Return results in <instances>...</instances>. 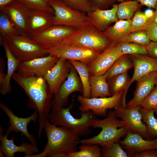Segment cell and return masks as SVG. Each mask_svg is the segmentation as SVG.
Returning <instances> with one entry per match:
<instances>
[{
  "instance_id": "obj_10",
  "label": "cell",
  "mask_w": 157,
  "mask_h": 157,
  "mask_svg": "<svg viewBox=\"0 0 157 157\" xmlns=\"http://www.w3.org/2000/svg\"><path fill=\"white\" fill-rule=\"evenodd\" d=\"M75 92L82 93L83 87L77 71L72 65L66 79L53 95L51 101V112H55L67 106L69 96Z\"/></svg>"
},
{
  "instance_id": "obj_43",
  "label": "cell",
  "mask_w": 157,
  "mask_h": 157,
  "mask_svg": "<svg viewBox=\"0 0 157 157\" xmlns=\"http://www.w3.org/2000/svg\"><path fill=\"white\" fill-rule=\"evenodd\" d=\"M131 157H157V150L150 149L134 154Z\"/></svg>"
},
{
  "instance_id": "obj_3",
  "label": "cell",
  "mask_w": 157,
  "mask_h": 157,
  "mask_svg": "<svg viewBox=\"0 0 157 157\" xmlns=\"http://www.w3.org/2000/svg\"><path fill=\"white\" fill-rule=\"evenodd\" d=\"M115 112L109 110L107 117L102 119L96 118L92 122L91 126L102 129L99 133L91 138L80 140L79 143L88 145L98 144L102 147L119 142L129 131L122 120L117 118Z\"/></svg>"
},
{
  "instance_id": "obj_40",
  "label": "cell",
  "mask_w": 157,
  "mask_h": 157,
  "mask_svg": "<svg viewBox=\"0 0 157 157\" xmlns=\"http://www.w3.org/2000/svg\"><path fill=\"white\" fill-rule=\"evenodd\" d=\"M141 108L148 109H155L157 108V85L140 104Z\"/></svg>"
},
{
  "instance_id": "obj_6",
  "label": "cell",
  "mask_w": 157,
  "mask_h": 157,
  "mask_svg": "<svg viewBox=\"0 0 157 157\" xmlns=\"http://www.w3.org/2000/svg\"><path fill=\"white\" fill-rule=\"evenodd\" d=\"M3 37L11 53L21 62L47 55L44 49L28 35H8Z\"/></svg>"
},
{
  "instance_id": "obj_46",
  "label": "cell",
  "mask_w": 157,
  "mask_h": 157,
  "mask_svg": "<svg viewBox=\"0 0 157 157\" xmlns=\"http://www.w3.org/2000/svg\"><path fill=\"white\" fill-rule=\"evenodd\" d=\"M5 63L1 58H0V86L2 84L5 78L6 74L3 72L5 67Z\"/></svg>"
},
{
  "instance_id": "obj_24",
  "label": "cell",
  "mask_w": 157,
  "mask_h": 157,
  "mask_svg": "<svg viewBox=\"0 0 157 157\" xmlns=\"http://www.w3.org/2000/svg\"><path fill=\"white\" fill-rule=\"evenodd\" d=\"M131 19L118 20L112 26H109L104 32L105 35L112 43L123 42L131 32Z\"/></svg>"
},
{
  "instance_id": "obj_50",
  "label": "cell",
  "mask_w": 157,
  "mask_h": 157,
  "mask_svg": "<svg viewBox=\"0 0 157 157\" xmlns=\"http://www.w3.org/2000/svg\"><path fill=\"white\" fill-rule=\"evenodd\" d=\"M155 113H156V114L157 115V108L155 110Z\"/></svg>"
},
{
  "instance_id": "obj_19",
  "label": "cell",
  "mask_w": 157,
  "mask_h": 157,
  "mask_svg": "<svg viewBox=\"0 0 157 157\" xmlns=\"http://www.w3.org/2000/svg\"><path fill=\"white\" fill-rule=\"evenodd\" d=\"M157 79V74L156 71L138 80L133 98L126 104L125 108H131L140 106L141 102L154 88Z\"/></svg>"
},
{
  "instance_id": "obj_31",
  "label": "cell",
  "mask_w": 157,
  "mask_h": 157,
  "mask_svg": "<svg viewBox=\"0 0 157 157\" xmlns=\"http://www.w3.org/2000/svg\"><path fill=\"white\" fill-rule=\"evenodd\" d=\"M78 147V151L68 154L67 157H101L102 156V148L98 144H82Z\"/></svg>"
},
{
  "instance_id": "obj_8",
  "label": "cell",
  "mask_w": 157,
  "mask_h": 157,
  "mask_svg": "<svg viewBox=\"0 0 157 157\" xmlns=\"http://www.w3.org/2000/svg\"><path fill=\"white\" fill-rule=\"evenodd\" d=\"M54 11L53 25H63L78 29L89 21L86 13L74 9L57 0H50Z\"/></svg>"
},
{
  "instance_id": "obj_49",
  "label": "cell",
  "mask_w": 157,
  "mask_h": 157,
  "mask_svg": "<svg viewBox=\"0 0 157 157\" xmlns=\"http://www.w3.org/2000/svg\"><path fill=\"white\" fill-rule=\"evenodd\" d=\"M129 0H117V1H119V2H122L124 1H129Z\"/></svg>"
},
{
  "instance_id": "obj_37",
  "label": "cell",
  "mask_w": 157,
  "mask_h": 157,
  "mask_svg": "<svg viewBox=\"0 0 157 157\" xmlns=\"http://www.w3.org/2000/svg\"><path fill=\"white\" fill-rule=\"evenodd\" d=\"M145 30L131 32L123 42H132L144 47H147L151 42Z\"/></svg>"
},
{
  "instance_id": "obj_28",
  "label": "cell",
  "mask_w": 157,
  "mask_h": 157,
  "mask_svg": "<svg viewBox=\"0 0 157 157\" xmlns=\"http://www.w3.org/2000/svg\"><path fill=\"white\" fill-rule=\"evenodd\" d=\"M78 73L83 87L82 96L86 98L91 97L90 83V74L87 65L79 61L68 60Z\"/></svg>"
},
{
  "instance_id": "obj_9",
  "label": "cell",
  "mask_w": 157,
  "mask_h": 157,
  "mask_svg": "<svg viewBox=\"0 0 157 157\" xmlns=\"http://www.w3.org/2000/svg\"><path fill=\"white\" fill-rule=\"evenodd\" d=\"M124 91L110 97L86 98L78 95L77 99L80 104L79 109L81 112L92 111L95 115L105 117L107 110L121 105Z\"/></svg>"
},
{
  "instance_id": "obj_44",
  "label": "cell",
  "mask_w": 157,
  "mask_h": 157,
  "mask_svg": "<svg viewBox=\"0 0 157 157\" xmlns=\"http://www.w3.org/2000/svg\"><path fill=\"white\" fill-rule=\"evenodd\" d=\"M147 48L149 54L152 57L157 58V42L151 41Z\"/></svg>"
},
{
  "instance_id": "obj_26",
  "label": "cell",
  "mask_w": 157,
  "mask_h": 157,
  "mask_svg": "<svg viewBox=\"0 0 157 157\" xmlns=\"http://www.w3.org/2000/svg\"><path fill=\"white\" fill-rule=\"evenodd\" d=\"M90 98L104 97L111 96L105 74L90 75Z\"/></svg>"
},
{
  "instance_id": "obj_17",
  "label": "cell",
  "mask_w": 157,
  "mask_h": 157,
  "mask_svg": "<svg viewBox=\"0 0 157 157\" xmlns=\"http://www.w3.org/2000/svg\"><path fill=\"white\" fill-rule=\"evenodd\" d=\"M71 66L68 60L59 58L55 65L44 76L53 95L58 91L67 78Z\"/></svg>"
},
{
  "instance_id": "obj_33",
  "label": "cell",
  "mask_w": 157,
  "mask_h": 157,
  "mask_svg": "<svg viewBox=\"0 0 157 157\" xmlns=\"http://www.w3.org/2000/svg\"><path fill=\"white\" fill-rule=\"evenodd\" d=\"M140 110L142 115V121L147 125L149 137H157V119L154 115L156 110L141 107Z\"/></svg>"
},
{
  "instance_id": "obj_45",
  "label": "cell",
  "mask_w": 157,
  "mask_h": 157,
  "mask_svg": "<svg viewBox=\"0 0 157 157\" xmlns=\"http://www.w3.org/2000/svg\"><path fill=\"white\" fill-rule=\"evenodd\" d=\"M141 5L147 6L149 8H155L157 0H136Z\"/></svg>"
},
{
  "instance_id": "obj_21",
  "label": "cell",
  "mask_w": 157,
  "mask_h": 157,
  "mask_svg": "<svg viewBox=\"0 0 157 157\" xmlns=\"http://www.w3.org/2000/svg\"><path fill=\"white\" fill-rule=\"evenodd\" d=\"M110 9H97L87 14L89 22L100 31L104 32L110 25L117 22L118 4H114Z\"/></svg>"
},
{
  "instance_id": "obj_36",
  "label": "cell",
  "mask_w": 157,
  "mask_h": 157,
  "mask_svg": "<svg viewBox=\"0 0 157 157\" xmlns=\"http://www.w3.org/2000/svg\"><path fill=\"white\" fill-rule=\"evenodd\" d=\"M0 32L3 37L8 35H19L15 27L8 16L1 12L0 14Z\"/></svg>"
},
{
  "instance_id": "obj_29",
  "label": "cell",
  "mask_w": 157,
  "mask_h": 157,
  "mask_svg": "<svg viewBox=\"0 0 157 157\" xmlns=\"http://www.w3.org/2000/svg\"><path fill=\"white\" fill-rule=\"evenodd\" d=\"M141 5L137 1H125L118 4L117 15L118 20H130Z\"/></svg>"
},
{
  "instance_id": "obj_34",
  "label": "cell",
  "mask_w": 157,
  "mask_h": 157,
  "mask_svg": "<svg viewBox=\"0 0 157 157\" xmlns=\"http://www.w3.org/2000/svg\"><path fill=\"white\" fill-rule=\"evenodd\" d=\"M28 9L44 11L53 15L54 11L50 5V0H16Z\"/></svg>"
},
{
  "instance_id": "obj_1",
  "label": "cell",
  "mask_w": 157,
  "mask_h": 157,
  "mask_svg": "<svg viewBox=\"0 0 157 157\" xmlns=\"http://www.w3.org/2000/svg\"><path fill=\"white\" fill-rule=\"evenodd\" d=\"M12 78L23 89L27 96L28 108L38 113V137L40 138L44 126L48 120L53 95L43 76L17 72L13 74Z\"/></svg>"
},
{
  "instance_id": "obj_22",
  "label": "cell",
  "mask_w": 157,
  "mask_h": 157,
  "mask_svg": "<svg viewBox=\"0 0 157 157\" xmlns=\"http://www.w3.org/2000/svg\"><path fill=\"white\" fill-rule=\"evenodd\" d=\"M3 130L0 128V151L7 157H14V154L17 152H23L25 154L24 157L28 156L38 151L37 146L31 143L23 142L20 146H17L14 143V137L10 139H8V134L6 133L3 135Z\"/></svg>"
},
{
  "instance_id": "obj_12",
  "label": "cell",
  "mask_w": 157,
  "mask_h": 157,
  "mask_svg": "<svg viewBox=\"0 0 157 157\" xmlns=\"http://www.w3.org/2000/svg\"><path fill=\"white\" fill-rule=\"evenodd\" d=\"M139 106L126 108L120 106L115 108L117 117L121 118L129 131L138 133L145 138H149L147 127L142 121V115Z\"/></svg>"
},
{
  "instance_id": "obj_18",
  "label": "cell",
  "mask_w": 157,
  "mask_h": 157,
  "mask_svg": "<svg viewBox=\"0 0 157 157\" xmlns=\"http://www.w3.org/2000/svg\"><path fill=\"white\" fill-rule=\"evenodd\" d=\"M30 10L15 0L1 12L8 16L19 35H28L27 28Z\"/></svg>"
},
{
  "instance_id": "obj_5",
  "label": "cell",
  "mask_w": 157,
  "mask_h": 157,
  "mask_svg": "<svg viewBox=\"0 0 157 157\" xmlns=\"http://www.w3.org/2000/svg\"><path fill=\"white\" fill-rule=\"evenodd\" d=\"M62 42L102 52L112 43L88 21Z\"/></svg>"
},
{
  "instance_id": "obj_52",
  "label": "cell",
  "mask_w": 157,
  "mask_h": 157,
  "mask_svg": "<svg viewBox=\"0 0 157 157\" xmlns=\"http://www.w3.org/2000/svg\"><path fill=\"white\" fill-rule=\"evenodd\" d=\"M156 84L157 85V81H156Z\"/></svg>"
},
{
  "instance_id": "obj_27",
  "label": "cell",
  "mask_w": 157,
  "mask_h": 157,
  "mask_svg": "<svg viewBox=\"0 0 157 157\" xmlns=\"http://www.w3.org/2000/svg\"><path fill=\"white\" fill-rule=\"evenodd\" d=\"M133 67L132 59L128 54H124L118 58L104 74L107 81L115 75L128 71Z\"/></svg>"
},
{
  "instance_id": "obj_15",
  "label": "cell",
  "mask_w": 157,
  "mask_h": 157,
  "mask_svg": "<svg viewBox=\"0 0 157 157\" xmlns=\"http://www.w3.org/2000/svg\"><path fill=\"white\" fill-rule=\"evenodd\" d=\"M0 107L6 113L9 119L6 133L9 134L13 132L16 133L20 132L28 139L31 143L37 146L36 139L33 135L28 133L27 126L31 121H36L38 118V112L34 111L30 116L25 118L20 117L15 115L8 107L2 103H0Z\"/></svg>"
},
{
  "instance_id": "obj_48",
  "label": "cell",
  "mask_w": 157,
  "mask_h": 157,
  "mask_svg": "<svg viewBox=\"0 0 157 157\" xmlns=\"http://www.w3.org/2000/svg\"><path fill=\"white\" fill-rule=\"evenodd\" d=\"M155 11H154V21L157 23V3L155 6Z\"/></svg>"
},
{
  "instance_id": "obj_13",
  "label": "cell",
  "mask_w": 157,
  "mask_h": 157,
  "mask_svg": "<svg viewBox=\"0 0 157 157\" xmlns=\"http://www.w3.org/2000/svg\"><path fill=\"white\" fill-rule=\"evenodd\" d=\"M123 55L117 43H112L87 65L90 74H104L115 61Z\"/></svg>"
},
{
  "instance_id": "obj_4",
  "label": "cell",
  "mask_w": 157,
  "mask_h": 157,
  "mask_svg": "<svg viewBox=\"0 0 157 157\" xmlns=\"http://www.w3.org/2000/svg\"><path fill=\"white\" fill-rule=\"evenodd\" d=\"M73 106L72 103L66 108L50 112L48 120L51 123L64 127L79 136H86L91 132V123L96 118L95 115L92 111L89 110L81 112V117L76 118L70 112Z\"/></svg>"
},
{
  "instance_id": "obj_42",
  "label": "cell",
  "mask_w": 157,
  "mask_h": 157,
  "mask_svg": "<svg viewBox=\"0 0 157 157\" xmlns=\"http://www.w3.org/2000/svg\"><path fill=\"white\" fill-rule=\"evenodd\" d=\"M145 30L151 41L157 42V23L153 22Z\"/></svg>"
},
{
  "instance_id": "obj_25",
  "label": "cell",
  "mask_w": 157,
  "mask_h": 157,
  "mask_svg": "<svg viewBox=\"0 0 157 157\" xmlns=\"http://www.w3.org/2000/svg\"><path fill=\"white\" fill-rule=\"evenodd\" d=\"M2 45L7 59V70L4 81L0 86V92L2 95H5L11 92V79L21 62L11 53L6 42L3 39Z\"/></svg>"
},
{
  "instance_id": "obj_38",
  "label": "cell",
  "mask_w": 157,
  "mask_h": 157,
  "mask_svg": "<svg viewBox=\"0 0 157 157\" xmlns=\"http://www.w3.org/2000/svg\"><path fill=\"white\" fill-rule=\"evenodd\" d=\"M123 149L119 142L113 143L107 147L102 148V157H129L126 152Z\"/></svg>"
},
{
  "instance_id": "obj_47",
  "label": "cell",
  "mask_w": 157,
  "mask_h": 157,
  "mask_svg": "<svg viewBox=\"0 0 157 157\" xmlns=\"http://www.w3.org/2000/svg\"><path fill=\"white\" fill-rule=\"evenodd\" d=\"M15 0H0V10L2 11L6 7L13 3Z\"/></svg>"
},
{
  "instance_id": "obj_32",
  "label": "cell",
  "mask_w": 157,
  "mask_h": 157,
  "mask_svg": "<svg viewBox=\"0 0 157 157\" xmlns=\"http://www.w3.org/2000/svg\"><path fill=\"white\" fill-rule=\"evenodd\" d=\"M154 16H149L144 12L139 10H137L131 19V32L145 30L148 26L154 21Z\"/></svg>"
},
{
  "instance_id": "obj_14",
  "label": "cell",
  "mask_w": 157,
  "mask_h": 157,
  "mask_svg": "<svg viewBox=\"0 0 157 157\" xmlns=\"http://www.w3.org/2000/svg\"><path fill=\"white\" fill-rule=\"evenodd\" d=\"M146 55H131L133 64L134 71L133 76L124 92L121 106L125 108L126 96L131 85L142 76L157 70V58L149 57Z\"/></svg>"
},
{
  "instance_id": "obj_20",
  "label": "cell",
  "mask_w": 157,
  "mask_h": 157,
  "mask_svg": "<svg viewBox=\"0 0 157 157\" xmlns=\"http://www.w3.org/2000/svg\"><path fill=\"white\" fill-rule=\"evenodd\" d=\"M126 150L129 157L135 153L150 149L157 150V138L153 140H145L139 133L129 131L125 138L119 142Z\"/></svg>"
},
{
  "instance_id": "obj_2",
  "label": "cell",
  "mask_w": 157,
  "mask_h": 157,
  "mask_svg": "<svg viewBox=\"0 0 157 157\" xmlns=\"http://www.w3.org/2000/svg\"><path fill=\"white\" fill-rule=\"evenodd\" d=\"M47 142L41 153L28 157H67L68 154L78 151L79 136L62 126H57L48 120L44 127Z\"/></svg>"
},
{
  "instance_id": "obj_41",
  "label": "cell",
  "mask_w": 157,
  "mask_h": 157,
  "mask_svg": "<svg viewBox=\"0 0 157 157\" xmlns=\"http://www.w3.org/2000/svg\"><path fill=\"white\" fill-rule=\"evenodd\" d=\"M92 10L98 8L107 9L117 0H88Z\"/></svg>"
},
{
  "instance_id": "obj_35",
  "label": "cell",
  "mask_w": 157,
  "mask_h": 157,
  "mask_svg": "<svg viewBox=\"0 0 157 157\" xmlns=\"http://www.w3.org/2000/svg\"><path fill=\"white\" fill-rule=\"evenodd\" d=\"M117 44L120 51L123 55L149 54L147 47L142 46L132 42H124Z\"/></svg>"
},
{
  "instance_id": "obj_30",
  "label": "cell",
  "mask_w": 157,
  "mask_h": 157,
  "mask_svg": "<svg viewBox=\"0 0 157 157\" xmlns=\"http://www.w3.org/2000/svg\"><path fill=\"white\" fill-rule=\"evenodd\" d=\"M130 80L126 72L115 75L108 80L107 82L111 96L124 92Z\"/></svg>"
},
{
  "instance_id": "obj_11",
  "label": "cell",
  "mask_w": 157,
  "mask_h": 157,
  "mask_svg": "<svg viewBox=\"0 0 157 157\" xmlns=\"http://www.w3.org/2000/svg\"><path fill=\"white\" fill-rule=\"evenodd\" d=\"M76 30L71 27L53 25L42 32L31 37L38 44L45 49L61 42Z\"/></svg>"
},
{
  "instance_id": "obj_23",
  "label": "cell",
  "mask_w": 157,
  "mask_h": 157,
  "mask_svg": "<svg viewBox=\"0 0 157 157\" xmlns=\"http://www.w3.org/2000/svg\"><path fill=\"white\" fill-rule=\"evenodd\" d=\"M53 15L46 12L30 10L27 34L31 36L42 32L53 25Z\"/></svg>"
},
{
  "instance_id": "obj_51",
  "label": "cell",
  "mask_w": 157,
  "mask_h": 157,
  "mask_svg": "<svg viewBox=\"0 0 157 157\" xmlns=\"http://www.w3.org/2000/svg\"><path fill=\"white\" fill-rule=\"evenodd\" d=\"M156 74H157V70L156 71Z\"/></svg>"
},
{
  "instance_id": "obj_7",
  "label": "cell",
  "mask_w": 157,
  "mask_h": 157,
  "mask_svg": "<svg viewBox=\"0 0 157 157\" xmlns=\"http://www.w3.org/2000/svg\"><path fill=\"white\" fill-rule=\"evenodd\" d=\"M45 53L67 60L79 61L86 65L101 53L61 42L44 49Z\"/></svg>"
},
{
  "instance_id": "obj_39",
  "label": "cell",
  "mask_w": 157,
  "mask_h": 157,
  "mask_svg": "<svg viewBox=\"0 0 157 157\" xmlns=\"http://www.w3.org/2000/svg\"><path fill=\"white\" fill-rule=\"evenodd\" d=\"M76 10L86 14L92 11L88 0H57Z\"/></svg>"
},
{
  "instance_id": "obj_16",
  "label": "cell",
  "mask_w": 157,
  "mask_h": 157,
  "mask_svg": "<svg viewBox=\"0 0 157 157\" xmlns=\"http://www.w3.org/2000/svg\"><path fill=\"white\" fill-rule=\"evenodd\" d=\"M59 58L51 54L22 62L19 64L17 72L25 74H33L44 76L55 65Z\"/></svg>"
}]
</instances>
